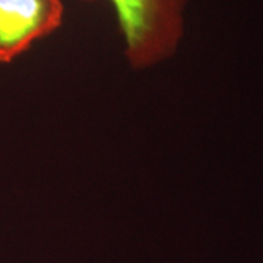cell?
I'll list each match as a JSON object with an SVG mask.
<instances>
[{
	"mask_svg": "<svg viewBox=\"0 0 263 263\" xmlns=\"http://www.w3.org/2000/svg\"><path fill=\"white\" fill-rule=\"evenodd\" d=\"M110 3L132 69H149L176 53L183 37L186 0H110Z\"/></svg>",
	"mask_w": 263,
	"mask_h": 263,
	"instance_id": "obj_1",
	"label": "cell"
},
{
	"mask_svg": "<svg viewBox=\"0 0 263 263\" xmlns=\"http://www.w3.org/2000/svg\"><path fill=\"white\" fill-rule=\"evenodd\" d=\"M62 0H0V65L27 53L63 25Z\"/></svg>",
	"mask_w": 263,
	"mask_h": 263,
	"instance_id": "obj_2",
	"label": "cell"
}]
</instances>
